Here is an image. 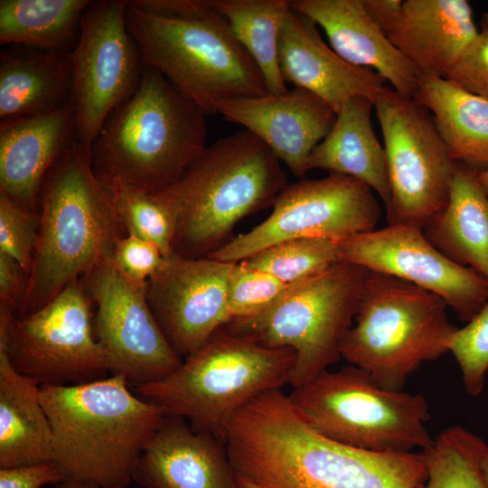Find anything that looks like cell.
<instances>
[{
	"label": "cell",
	"instance_id": "cell-39",
	"mask_svg": "<svg viewBox=\"0 0 488 488\" xmlns=\"http://www.w3.org/2000/svg\"><path fill=\"white\" fill-rule=\"evenodd\" d=\"M62 482L54 462L0 468V488H42Z\"/></svg>",
	"mask_w": 488,
	"mask_h": 488
},
{
	"label": "cell",
	"instance_id": "cell-23",
	"mask_svg": "<svg viewBox=\"0 0 488 488\" xmlns=\"http://www.w3.org/2000/svg\"><path fill=\"white\" fill-rule=\"evenodd\" d=\"M477 33L466 0H407L388 36L420 77L446 79Z\"/></svg>",
	"mask_w": 488,
	"mask_h": 488
},
{
	"label": "cell",
	"instance_id": "cell-20",
	"mask_svg": "<svg viewBox=\"0 0 488 488\" xmlns=\"http://www.w3.org/2000/svg\"><path fill=\"white\" fill-rule=\"evenodd\" d=\"M235 475L223 441L165 416L136 462L133 482L141 488H231Z\"/></svg>",
	"mask_w": 488,
	"mask_h": 488
},
{
	"label": "cell",
	"instance_id": "cell-6",
	"mask_svg": "<svg viewBox=\"0 0 488 488\" xmlns=\"http://www.w3.org/2000/svg\"><path fill=\"white\" fill-rule=\"evenodd\" d=\"M127 29L143 67L158 70L205 115L226 99L267 94L259 69L211 6L183 16L161 15L126 1Z\"/></svg>",
	"mask_w": 488,
	"mask_h": 488
},
{
	"label": "cell",
	"instance_id": "cell-25",
	"mask_svg": "<svg viewBox=\"0 0 488 488\" xmlns=\"http://www.w3.org/2000/svg\"><path fill=\"white\" fill-rule=\"evenodd\" d=\"M374 101L364 96L349 99L337 112L326 136L306 162L307 173L323 169L357 179L389 203L390 192L384 147L371 124Z\"/></svg>",
	"mask_w": 488,
	"mask_h": 488
},
{
	"label": "cell",
	"instance_id": "cell-26",
	"mask_svg": "<svg viewBox=\"0 0 488 488\" xmlns=\"http://www.w3.org/2000/svg\"><path fill=\"white\" fill-rule=\"evenodd\" d=\"M422 230L447 258L488 280V196L478 170L456 163L446 205Z\"/></svg>",
	"mask_w": 488,
	"mask_h": 488
},
{
	"label": "cell",
	"instance_id": "cell-2",
	"mask_svg": "<svg viewBox=\"0 0 488 488\" xmlns=\"http://www.w3.org/2000/svg\"><path fill=\"white\" fill-rule=\"evenodd\" d=\"M111 374L77 384L41 386L62 481L127 488L145 446L165 415Z\"/></svg>",
	"mask_w": 488,
	"mask_h": 488
},
{
	"label": "cell",
	"instance_id": "cell-32",
	"mask_svg": "<svg viewBox=\"0 0 488 488\" xmlns=\"http://www.w3.org/2000/svg\"><path fill=\"white\" fill-rule=\"evenodd\" d=\"M422 453L427 469L425 488H488L483 471L488 446L467 428H446Z\"/></svg>",
	"mask_w": 488,
	"mask_h": 488
},
{
	"label": "cell",
	"instance_id": "cell-33",
	"mask_svg": "<svg viewBox=\"0 0 488 488\" xmlns=\"http://www.w3.org/2000/svg\"><path fill=\"white\" fill-rule=\"evenodd\" d=\"M338 261L337 242L323 239H296L270 246L240 262L291 285Z\"/></svg>",
	"mask_w": 488,
	"mask_h": 488
},
{
	"label": "cell",
	"instance_id": "cell-38",
	"mask_svg": "<svg viewBox=\"0 0 488 488\" xmlns=\"http://www.w3.org/2000/svg\"><path fill=\"white\" fill-rule=\"evenodd\" d=\"M109 257L127 277L141 285L148 282L165 258L156 244L129 233L117 240Z\"/></svg>",
	"mask_w": 488,
	"mask_h": 488
},
{
	"label": "cell",
	"instance_id": "cell-16",
	"mask_svg": "<svg viewBox=\"0 0 488 488\" xmlns=\"http://www.w3.org/2000/svg\"><path fill=\"white\" fill-rule=\"evenodd\" d=\"M339 261L392 276L441 297L462 322L488 301V280L442 254L421 228L395 224L337 242Z\"/></svg>",
	"mask_w": 488,
	"mask_h": 488
},
{
	"label": "cell",
	"instance_id": "cell-13",
	"mask_svg": "<svg viewBox=\"0 0 488 488\" xmlns=\"http://www.w3.org/2000/svg\"><path fill=\"white\" fill-rule=\"evenodd\" d=\"M272 207L266 220L233 237L209 258L238 263L290 239L339 242L375 230L381 217L374 192L362 182L339 174L287 184Z\"/></svg>",
	"mask_w": 488,
	"mask_h": 488
},
{
	"label": "cell",
	"instance_id": "cell-44",
	"mask_svg": "<svg viewBox=\"0 0 488 488\" xmlns=\"http://www.w3.org/2000/svg\"><path fill=\"white\" fill-rule=\"evenodd\" d=\"M478 176L482 187L483 188L486 195L488 196V168L483 171H478Z\"/></svg>",
	"mask_w": 488,
	"mask_h": 488
},
{
	"label": "cell",
	"instance_id": "cell-35",
	"mask_svg": "<svg viewBox=\"0 0 488 488\" xmlns=\"http://www.w3.org/2000/svg\"><path fill=\"white\" fill-rule=\"evenodd\" d=\"M287 286L266 271L235 263L227 291L231 320L259 314L276 302Z\"/></svg>",
	"mask_w": 488,
	"mask_h": 488
},
{
	"label": "cell",
	"instance_id": "cell-42",
	"mask_svg": "<svg viewBox=\"0 0 488 488\" xmlns=\"http://www.w3.org/2000/svg\"><path fill=\"white\" fill-rule=\"evenodd\" d=\"M231 488H269L262 485L249 477H247L236 472L234 482Z\"/></svg>",
	"mask_w": 488,
	"mask_h": 488
},
{
	"label": "cell",
	"instance_id": "cell-43",
	"mask_svg": "<svg viewBox=\"0 0 488 488\" xmlns=\"http://www.w3.org/2000/svg\"><path fill=\"white\" fill-rule=\"evenodd\" d=\"M54 488H102L99 485L80 482V481H62L54 485Z\"/></svg>",
	"mask_w": 488,
	"mask_h": 488
},
{
	"label": "cell",
	"instance_id": "cell-37",
	"mask_svg": "<svg viewBox=\"0 0 488 488\" xmlns=\"http://www.w3.org/2000/svg\"><path fill=\"white\" fill-rule=\"evenodd\" d=\"M458 88L488 99V12L483 14L478 33L446 77Z\"/></svg>",
	"mask_w": 488,
	"mask_h": 488
},
{
	"label": "cell",
	"instance_id": "cell-28",
	"mask_svg": "<svg viewBox=\"0 0 488 488\" xmlns=\"http://www.w3.org/2000/svg\"><path fill=\"white\" fill-rule=\"evenodd\" d=\"M413 99L431 113L456 163L488 168V99L435 77H420Z\"/></svg>",
	"mask_w": 488,
	"mask_h": 488
},
{
	"label": "cell",
	"instance_id": "cell-29",
	"mask_svg": "<svg viewBox=\"0 0 488 488\" xmlns=\"http://www.w3.org/2000/svg\"><path fill=\"white\" fill-rule=\"evenodd\" d=\"M89 0H1L0 43L71 52Z\"/></svg>",
	"mask_w": 488,
	"mask_h": 488
},
{
	"label": "cell",
	"instance_id": "cell-31",
	"mask_svg": "<svg viewBox=\"0 0 488 488\" xmlns=\"http://www.w3.org/2000/svg\"><path fill=\"white\" fill-rule=\"evenodd\" d=\"M96 172L108 191L125 232L154 242L164 258L173 256L175 217L160 193L148 191L117 174Z\"/></svg>",
	"mask_w": 488,
	"mask_h": 488
},
{
	"label": "cell",
	"instance_id": "cell-1",
	"mask_svg": "<svg viewBox=\"0 0 488 488\" xmlns=\"http://www.w3.org/2000/svg\"><path fill=\"white\" fill-rule=\"evenodd\" d=\"M224 443L235 471L269 488H425L427 480L422 451L375 452L328 439L280 389L239 409Z\"/></svg>",
	"mask_w": 488,
	"mask_h": 488
},
{
	"label": "cell",
	"instance_id": "cell-19",
	"mask_svg": "<svg viewBox=\"0 0 488 488\" xmlns=\"http://www.w3.org/2000/svg\"><path fill=\"white\" fill-rule=\"evenodd\" d=\"M278 61L286 84L311 92L335 114L355 96L375 102L387 88L386 80L375 71L340 57L324 42L317 25L292 8L281 27Z\"/></svg>",
	"mask_w": 488,
	"mask_h": 488
},
{
	"label": "cell",
	"instance_id": "cell-3",
	"mask_svg": "<svg viewBox=\"0 0 488 488\" xmlns=\"http://www.w3.org/2000/svg\"><path fill=\"white\" fill-rule=\"evenodd\" d=\"M38 217L37 246L16 316L44 306L110 256L127 234L95 170L91 149L75 137L43 182Z\"/></svg>",
	"mask_w": 488,
	"mask_h": 488
},
{
	"label": "cell",
	"instance_id": "cell-36",
	"mask_svg": "<svg viewBox=\"0 0 488 488\" xmlns=\"http://www.w3.org/2000/svg\"><path fill=\"white\" fill-rule=\"evenodd\" d=\"M39 217L0 193V252L30 274L38 241Z\"/></svg>",
	"mask_w": 488,
	"mask_h": 488
},
{
	"label": "cell",
	"instance_id": "cell-10",
	"mask_svg": "<svg viewBox=\"0 0 488 488\" xmlns=\"http://www.w3.org/2000/svg\"><path fill=\"white\" fill-rule=\"evenodd\" d=\"M367 269L338 261L288 285L281 296L255 315L222 328L271 348L296 353L290 385L299 387L336 363L353 324Z\"/></svg>",
	"mask_w": 488,
	"mask_h": 488
},
{
	"label": "cell",
	"instance_id": "cell-18",
	"mask_svg": "<svg viewBox=\"0 0 488 488\" xmlns=\"http://www.w3.org/2000/svg\"><path fill=\"white\" fill-rule=\"evenodd\" d=\"M218 114L257 136L300 178L307 174L310 154L336 117L322 99L298 88L283 94L226 99L219 104Z\"/></svg>",
	"mask_w": 488,
	"mask_h": 488
},
{
	"label": "cell",
	"instance_id": "cell-12",
	"mask_svg": "<svg viewBox=\"0 0 488 488\" xmlns=\"http://www.w3.org/2000/svg\"><path fill=\"white\" fill-rule=\"evenodd\" d=\"M374 109L383 136L390 197L388 225L423 227L447 203L456 162L431 113L386 88Z\"/></svg>",
	"mask_w": 488,
	"mask_h": 488
},
{
	"label": "cell",
	"instance_id": "cell-24",
	"mask_svg": "<svg viewBox=\"0 0 488 488\" xmlns=\"http://www.w3.org/2000/svg\"><path fill=\"white\" fill-rule=\"evenodd\" d=\"M71 52L7 46L0 52V122L40 116L71 104Z\"/></svg>",
	"mask_w": 488,
	"mask_h": 488
},
{
	"label": "cell",
	"instance_id": "cell-7",
	"mask_svg": "<svg viewBox=\"0 0 488 488\" xmlns=\"http://www.w3.org/2000/svg\"><path fill=\"white\" fill-rule=\"evenodd\" d=\"M296 353L219 330L164 379L135 388L165 416L224 442L232 417L261 394L290 384Z\"/></svg>",
	"mask_w": 488,
	"mask_h": 488
},
{
	"label": "cell",
	"instance_id": "cell-34",
	"mask_svg": "<svg viewBox=\"0 0 488 488\" xmlns=\"http://www.w3.org/2000/svg\"><path fill=\"white\" fill-rule=\"evenodd\" d=\"M446 346L459 366L465 391L478 397L488 372V301L465 326L453 332Z\"/></svg>",
	"mask_w": 488,
	"mask_h": 488
},
{
	"label": "cell",
	"instance_id": "cell-41",
	"mask_svg": "<svg viewBox=\"0 0 488 488\" xmlns=\"http://www.w3.org/2000/svg\"><path fill=\"white\" fill-rule=\"evenodd\" d=\"M371 20L388 35L400 14L402 0H362Z\"/></svg>",
	"mask_w": 488,
	"mask_h": 488
},
{
	"label": "cell",
	"instance_id": "cell-14",
	"mask_svg": "<svg viewBox=\"0 0 488 488\" xmlns=\"http://www.w3.org/2000/svg\"><path fill=\"white\" fill-rule=\"evenodd\" d=\"M75 138L91 146L108 117L135 90L143 70L126 20V1H91L71 51Z\"/></svg>",
	"mask_w": 488,
	"mask_h": 488
},
{
	"label": "cell",
	"instance_id": "cell-21",
	"mask_svg": "<svg viewBox=\"0 0 488 488\" xmlns=\"http://www.w3.org/2000/svg\"><path fill=\"white\" fill-rule=\"evenodd\" d=\"M290 6L322 27L330 47L344 61L375 71L396 92L414 98L419 74L371 20L362 0H292Z\"/></svg>",
	"mask_w": 488,
	"mask_h": 488
},
{
	"label": "cell",
	"instance_id": "cell-45",
	"mask_svg": "<svg viewBox=\"0 0 488 488\" xmlns=\"http://www.w3.org/2000/svg\"><path fill=\"white\" fill-rule=\"evenodd\" d=\"M483 471L486 483L488 484V454L486 455V456L484 457L483 461Z\"/></svg>",
	"mask_w": 488,
	"mask_h": 488
},
{
	"label": "cell",
	"instance_id": "cell-8",
	"mask_svg": "<svg viewBox=\"0 0 488 488\" xmlns=\"http://www.w3.org/2000/svg\"><path fill=\"white\" fill-rule=\"evenodd\" d=\"M438 296L409 282L367 270L353 324L341 356L382 388L403 390L424 362L447 352L457 328Z\"/></svg>",
	"mask_w": 488,
	"mask_h": 488
},
{
	"label": "cell",
	"instance_id": "cell-40",
	"mask_svg": "<svg viewBox=\"0 0 488 488\" xmlns=\"http://www.w3.org/2000/svg\"><path fill=\"white\" fill-rule=\"evenodd\" d=\"M28 283V274L11 257L0 252V304L10 307L17 315Z\"/></svg>",
	"mask_w": 488,
	"mask_h": 488
},
{
	"label": "cell",
	"instance_id": "cell-11",
	"mask_svg": "<svg viewBox=\"0 0 488 488\" xmlns=\"http://www.w3.org/2000/svg\"><path fill=\"white\" fill-rule=\"evenodd\" d=\"M92 304L80 278L25 316L0 305V344L14 368L40 386L105 378L111 361L95 336Z\"/></svg>",
	"mask_w": 488,
	"mask_h": 488
},
{
	"label": "cell",
	"instance_id": "cell-17",
	"mask_svg": "<svg viewBox=\"0 0 488 488\" xmlns=\"http://www.w3.org/2000/svg\"><path fill=\"white\" fill-rule=\"evenodd\" d=\"M235 263L206 257L165 258L146 283L153 314L183 359L200 349L230 320L228 281Z\"/></svg>",
	"mask_w": 488,
	"mask_h": 488
},
{
	"label": "cell",
	"instance_id": "cell-5",
	"mask_svg": "<svg viewBox=\"0 0 488 488\" xmlns=\"http://www.w3.org/2000/svg\"><path fill=\"white\" fill-rule=\"evenodd\" d=\"M205 115L158 70L143 67L132 94L91 146L96 170L151 192L176 183L206 148Z\"/></svg>",
	"mask_w": 488,
	"mask_h": 488
},
{
	"label": "cell",
	"instance_id": "cell-22",
	"mask_svg": "<svg viewBox=\"0 0 488 488\" xmlns=\"http://www.w3.org/2000/svg\"><path fill=\"white\" fill-rule=\"evenodd\" d=\"M74 137L71 104L48 114L0 122V193L38 214L43 182Z\"/></svg>",
	"mask_w": 488,
	"mask_h": 488
},
{
	"label": "cell",
	"instance_id": "cell-15",
	"mask_svg": "<svg viewBox=\"0 0 488 488\" xmlns=\"http://www.w3.org/2000/svg\"><path fill=\"white\" fill-rule=\"evenodd\" d=\"M96 305L98 342L111 361V374L135 388L159 381L182 363L167 342L148 304L146 284L127 277L106 257L81 277Z\"/></svg>",
	"mask_w": 488,
	"mask_h": 488
},
{
	"label": "cell",
	"instance_id": "cell-9",
	"mask_svg": "<svg viewBox=\"0 0 488 488\" xmlns=\"http://www.w3.org/2000/svg\"><path fill=\"white\" fill-rule=\"evenodd\" d=\"M287 397L321 436L352 447L385 453L421 451L431 445L429 407L421 394L388 389L350 364L323 371Z\"/></svg>",
	"mask_w": 488,
	"mask_h": 488
},
{
	"label": "cell",
	"instance_id": "cell-27",
	"mask_svg": "<svg viewBox=\"0 0 488 488\" xmlns=\"http://www.w3.org/2000/svg\"><path fill=\"white\" fill-rule=\"evenodd\" d=\"M46 462H53V434L41 386L14 368L0 344V468Z\"/></svg>",
	"mask_w": 488,
	"mask_h": 488
},
{
	"label": "cell",
	"instance_id": "cell-4",
	"mask_svg": "<svg viewBox=\"0 0 488 488\" xmlns=\"http://www.w3.org/2000/svg\"><path fill=\"white\" fill-rule=\"evenodd\" d=\"M287 185L277 155L243 129L206 146L182 177L158 192L175 217L173 255L209 257L236 224L269 206Z\"/></svg>",
	"mask_w": 488,
	"mask_h": 488
},
{
	"label": "cell",
	"instance_id": "cell-30",
	"mask_svg": "<svg viewBox=\"0 0 488 488\" xmlns=\"http://www.w3.org/2000/svg\"><path fill=\"white\" fill-rule=\"evenodd\" d=\"M233 35L260 70L267 92L288 91L278 61L282 24L291 9L288 0H212Z\"/></svg>",
	"mask_w": 488,
	"mask_h": 488
}]
</instances>
